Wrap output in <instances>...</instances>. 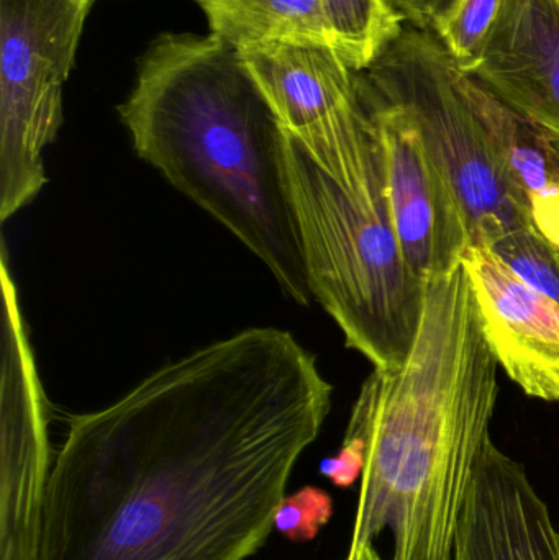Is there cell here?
<instances>
[{
	"mask_svg": "<svg viewBox=\"0 0 559 560\" xmlns=\"http://www.w3.org/2000/svg\"><path fill=\"white\" fill-rule=\"evenodd\" d=\"M331 385L289 331L249 328L69 421L38 560H246L263 548Z\"/></svg>",
	"mask_w": 559,
	"mask_h": 560,
	"instance_id": "obj_1",
	"label": "cell"
},
{
	"mask_svg": "<svg viewBox=\"0 0 559 560\" xmlns=\"http://www.w3.org/2000/svg\"><path fill=\"white\" fill-rule=\"evenodd\" d=\"M499 362L465 266L429 280L412 348L364 381L345 440L364 447L350 549L389 529L393 560H452L498 405Z\"/></svg>",
	"mask_w": 559,
	"mask_h": 560,
	"instance_id": "obj_2",
	"label": "cell"
},
{
	"mask_svg": "<svg viewBox=\"0 0 559 560\" xmlns=\"http://www.w3.org/2000/svg\"><path fill=\"white\" fill-rule=\"evenodd\" d=\"M118 115L141 160L230 230L288 299L311 305L286 130L236 46L213 33L158 36Z\"/></svg>",
	"mask_w": 559,
	"mask_h": 560,
	"instance_id": "obj_3",
	"label": "cell"
},
{
	"mask_svg": "<svg viewBox=\"0 0 559 560\" xmlns=\"http://www.w3.org/2000/svg\"><path fill=\"white\" fill-rule=\"evenodd\" d=\"M284 151L314 300L348 348L374 368L400 364L419 329L427 282L407 265L394 229L381 143L341 180L322 171L288 130Z\"/></svg>",
	"mask_w": 559,
	"mask_h": 560,
	"instance_id": "obj_4",
	"label": "cell"
},
{
	"mask_svg": "<svg viewBox=\"0 0 559 560\" xmlns=\"http://www.w3.org/2000/svg\"><path fill=\"white\" fill-rule=\"evenodd\" d=\"M361 72L414 121L445 171L468 219L471 246L491 248L509 233L534 229L466 95L463 71L435 33L404 25Z\"/></svg>",
	"mask_w": 559,
	"mask_h": 560,
	"instance_id": "obj_5",
	"label": "cell"
},
{
	"mask_svg": "<svg viewBox=\"0 0 559 560\" xmlns=\"http://www.w3.org/2000/svg\"><path fill=\"white\" fill-rule=\"evenodd\" d=\"M94 0H0V220L46 184L43 151L62 124V88Z\"/></svg>",
	"mask_w": 559,
	"mask_h": 560,
	"instance_id": "obj_6",
	"label": "cell"
},
{
	"mask_svg": "<svg viewBox=\"0 0 559 560\" xmlns=\"http://www.w3.org/2000/svg\"><path fill=\"white\" fill-rule=\"evenodd\" d=\"M282 127L328 176L361 163L376 131L358 91V71L328 46L259 43L240 48Z\"/></svg>",
	"mask_w": 559,
	"mask_h": 560,
	"instance_id": "obj_7",
	"label": "cell"
},
{
	"mask_svg": "<svg viewBox=\"0 0 559 560\" xmlns=\"http://www.w3.org/2000/svg\"><path fill=\"white\" fill-rule=\"evenodd\" d=\"M0 283V560H38L43 505L53 466L48 415L5 246Z\"/></svg>",
	"mask_w": 559,
	"mask_h": 560,
	"instance_id": "obj_8",
	"label": "cell"
},
{
	"mask_svg": "<svg viewBox=\"0 0 559 560\" xmlns=\"http://www.w3.org/2000/svg\"><path fill=\"white\" fill-rule=\"evenodd\" d=\"M358 91L380 137L391 215L407 265L423 282L462 265L471 246L455 187L414 121L358 71Z\"/></svg>",
	"mask_w": 559,
	"mask_h": 560,
	"instance_id": "obj_9",
	"label": "cell"
},
{
	"mask_svg": "<svg viewBox=\"0 0 559 560\" xmlns=\"http://www.w3.org/2000/svg\"><path fill=\"white\" fill-rule=\"evenodd\" d=\"M499 365L531 397L559 401V303L486 246L462 259Z\"/></svg>",
	"mask_w": 559,
	"mask_h": 560,
	"instance_id": "obj_10",
	"label": "cell"
},
{
	"mask_svg": "<svg viewBox=\"0 0 559 560\" xmlns=\"http://www.w3.org/2000/svg\"><path fill=\"white\" fill-rule=\"evenodd\" d=\"M452 560H559V533L524 466L486 444L463 505Z\"/></svg>",
	"mask_w": 559,
	"mask_h": 560,
	"instance_id": "obj_11",
	"label": "cell"
},
{
	"mask_svg": "<svg viewBox=\"0 0 559 560\" xmlns=\"http://www.w3.org/2000/svg\"><path fill=\"white\" fill-rule=\"evenodd\" d=\"M468 74L559 138V0H505L485 56Z\"/></svg>",
	"mask_w": 559,
	"mask_h": 560,
	"instance_id": "obj_12",
	"label": "cell"
},
{
	"mask_svg": "<svg viewBox=\"0 0 559 560\" xmlns=\"http://www.w3.org/2000/svg\"><path fill=\"white\" fill-rule=\"evenodd\" d=\"M463 88L509 184L531 213L532 226L559 256V166L551 147L554 137L466 72Z\"/></svg>",
	"mask_w": 559,
	"mask_h": 560,
	"instance_id": "obj_13",
	"label": "cell"
},
{
	"mask_svg": "<svg viewBox=\"0 0 559 560\" xmlns=\"http://www.w3.org/2000/svg\"><path fill=\"white\" fill-rule=\"evenodd\" d=\"M213 35L236 48L294 43L338 49L321 0H196Z\"/></svg>",
	"mask_w": 559,
	"mask_h": 560,
	"instance_id": "obj_14",
	"label": "cell"
},
{
	"mask_svg": "<svg viewBox=\"0 0 559 560\" xmlns=\"http://www.w3.org/2000/svg\"><path fill=\"white\" fill-rule=\"evenodd\" d=\"M340 55L354 71H364L399 35L404 23L386 0H321Z\"/></svg>",
	"mask_w": 559,
	"mask_h": 560,
	"instance_id": "obj_15",
	"label": "cell"
},
{
	"mask_svg": "<svg viewBox=\"0 0 559 560\" xmlns=\"http://www.w3.org/2000/svg\"><path fill=\"white\" fill-rule=\"evenodd\" d=\"M505 0H459L436 30L442 45L459 71H475L488 48Z\"/></svg>",
	"mask_w": 559,
	"mask_h": 560,
	"instance_id": "obj_16",
	"label": "cell"
},
{
	"mask_svg": "<svg viewBox=\"0 0 559 560\" xmlns=\"http://www.w3.org/2000/svg\"><path fill=\"white\" fill-rule=\"evenodd\" d=\"M491 249L519 278L559 303V256L534 229L509 233Z\"/></svg>",
	"mask_w": 559,
	"mask_h": 560,
	"instance_id": "obj_17",
	"label": "cell"
},
{
	"mask_svg": "<svg viewBox=\"0 0 559 560\" xmlns=\"http://www.w3.org/2000/svg\"><path fill=\"white\" fill-rule=\"evenodd\" d=\"M334 515L330 493L318 487H304L286 495L275 516V529L292 542L312 541Z\"/></svg>",
	"mask_w": 559,
	"mask_h": 560,
	"instance_id": "obj_18",
	"label": "cell"
},
{
	"mask_svg": "<svg viewBox=\"0 0 559 560\" xmlns=\"http://www.w3.org/2000/svg\"><path fill=\"white\" fill-rule=\"evenodd\" d=\"M404 25L435 33L459 0H386Z\"/></svg>",
	"mask_w": 559,
	"mask_h": 560,
	"instance_id": "obj_19",
	"label": "cell"
},
{
	"mask_svg": "<svg viewBox=\"0 0 559 560\" xmlns=\"http://www.w3.org/2000/svg\"><path fill=\"white\" fill-rule=\"evenodd\" d=\"M364 447L354 441L343 440L341 450L335 456L322 460V476L327 477L335 487L348 489L363 476Z\"/></svg>",
	"mask_w": 559,
	"mask_h": 560,
	"instance_id": "obj_20",
	"label": "cell"
},
{
	"mask_svg": "<svg viewBox=\"0 0 559 560\" xmlns=\"http://www.w3.org/2000/svg\"><path fill=\"white\" fill-rule=\"evenodd\" d=\"M345 560H383L377 555L376 549L373 545H363L360 548L350 549L348 551L347 559Z\"/></svg>",
	"mask_w": 559,
	"mask_h": 560,
	"instance_id": "obj_21",
	"label": "cell"
},
{
	"mask_svg": "<svg viewBox=\"0 0 559 560\" xmlns=\"http://www.w3.org/2000/svg\"><path fill=\"white\" fill-rule=\"evenodd\" d=\"M551 147H554L555 158H557L559 166V138H554V140H551Z\"/></svg>",
	"mask_w": 559,
	"mask_h": 560,
	"instance_id": "obj_22",
	"label": "cell"
},
{
	"mask_svg": "<svg viewBox=\"0 0 559 560\" xmlns=\"http://www.w3.org/2000/svg\"><path fill=\"white\" fill-rule=\"evenodd\" d=\"M94 2H95V0H94Z\"/></svg>",
	"mask_w": 559,
	"mask_h": 560,
	"instance_id": "obj_23",
	"label": "cell"
}]
</instances>
